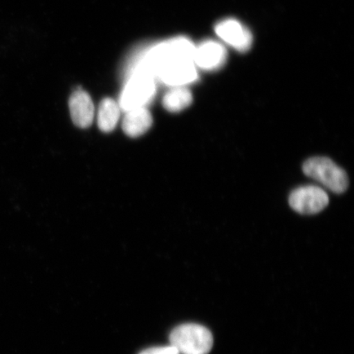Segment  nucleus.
I'll use <instances>...</instances> for the list:
<instances>
[{
  "label": "nucleus",
  "instance_id": "1",
  "mask_svg": "<svg viewBox=\"0 0 354 354\" xmlns=\"http://www.w3.org/2000/svg\"><path fill=\"white\" fill-rule=\"evenodd\" d=\"M169 339L179 354H209L214 345L211 331L194 323L176 327L171 332Z\"/></svg>",
  "mask_w": 354,
  "mask_h": 354
},
{
  "label": "nucleus",
  "instance_id": "2",
  "mask_svg": "<svg viewBox=\"0 0 354 354\" xmlns=\"http://www.w3.org/2000/svg\"><path fill=\"white\" fill-rule=\"evenodd\" d=\"M304 174L316 180L335 193L342 194L348 187V177L344 169L331 159L315 157L308 159L303 166Z\"/></svg>",
  "mask_w": 354,
  "mask_h": 354
},
{
  "label": "nucleus",
  "instance_id": "3",
  "mask_svg": "<svg viewBox=\"0 0 354 354\" xmlns=\"http://www.w3.org/2000/svg\"><path fill=\"white\" fill-rule=\"evenodd\" d=\"M155 86L151 75L142 72L137 73L128 83L122 92L120 106L123 110L145 107V104L152 99Z\"/></svg>",
  "mask_w": 354,
  "mask_h": 354
},
{
  "label": "nucleus",
  "instance_id": "4",
  "mask_svg": "<svg viewBox=\"0 0 354 354\" xmlns=\"http://www.w3.org/2000/svg\"><path fill=\"white\" fill-rule=\"evenodd\" d=\"M289 203L292 209L299 214L312 215L318 214L328 205L329 197L324 190L316 185H305L290 194Z\"/></svg>",
  "mask_w": 354,
  "mask_h": 354
},
{
  "label": "nucleus",
  "instance_id": "5",
  "mask_svg": "<svg viewBox=\"0 0 354 354\" xmlns=\"http://www.w3.org/2000/svg\"><path fill=\"white\" fill-rule=\"evenodd\" d=\"M216 33L228 46L240 52L250 50L253 37L249 29L234 19L221 21L216 26Z\"/></svg>",
  "mask_w": 354,
  "mask_h": 354
},
{
  "label": "nucleus",
  "instance_id": "6",
  "mask_svg": "<svg viewBox=\"0 0 354 354\" xmlns=\"http://www.w3.org/2000/svg\"><path fill=\"white\" fill-rule=\"evenodd\" d=\"M157 74L167 85L180 87L198 79L197 66L192 61H176L161 66Z\"/></svg>",
  "mask_w": 354,
  "mask_h": 354
},
{
  "label": "nucleus",
  "instance_id": "7",
  "mask_svg": "<svg viewBox=\"0 0 354 354\" xmlns=\"http://www.w3.org/2000/svg\"><path fill=\"white\" fill-rule=\"evenodd\" d=\"M227 59V53L223 44L207 41L196 47L194 62L198 68L205 71L218 70Z\"/></svg>",
  "mask_w": 354,
  "mask_h": 354
},
{
  "label": "nucleus",
  "instance_id": "8",
  "mask_svg": "<svg viewBox=\"0 0 354 354\" xmlns=\"http://www.w3.org/2000/svg\"><path fill=\"white\" fill-rule=\"evenodd\" d=\"M69 109L75 125L80 128H87L91 125L95 117V107L87 92L82 90L75 91L70 97Z\"/></svg>",
  "mask_w": 354,
  "mask_h": 354
},
{
  "label": "nucleus",
  "instance_id": "9",
  "mask_svg": "<svg viewBox=\"0 0 354 354\" xmlns=\"http://www.w3.org/2000/svg\"><path fill=\"white\" fill-rule=\"evenodd\" d=\"M153 118L145 107L127 111L122 122V129L128 136L136 138L145 134L151 127Z\"/></svg>",
  "mask_w": 354,
  "mask_h": 354
},
{
  "label": "nucleus",
  "instance_id": "10",
  "mask_svg": "<svg viewBox=\"0 0 354 354\" xmlns=\"http://www.w3.org/2000/svg\"><path fill=\"white\" fill-rule=\"evenodd\" d=\"M120 118V109L116 101L104 99L101 102L98 112V126L104 132L113 131Z\"/></svg>",
  "mask_w": 354,
  "mask_h": 354
},
{
  "label": "nucleus",
  "instance_id": "11",
  "mask_svg": "<svg viewBox=\"0 0 354 354\" xmlns=\"http://www.w3.org/2000/svg\"><path fill=\"white\" fill-rule=\"evenodd\" d=\"M192 92L184 86L174 87L163 97L162 104L167 111L178 113L192 104Z\"/></svg>",
  "mask_w": 354,
  "mask_h": 354
},
{
  "label": "nucleus",
  "instance_id": "12",
  "mask_svg": "<svg viewBox=\"0 0 354 354\" xmlns=\"http://www.w3.org/2000/svg\"><path fill=\"white\" fill-rule=\"evenodd\" d=\"M139 354H179V353L170 344L168 346L149 348Z\"/></svg>",
  "mask_w": 354,
  "mask_h": 354
}]
</instances>
